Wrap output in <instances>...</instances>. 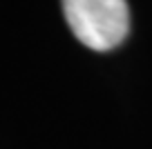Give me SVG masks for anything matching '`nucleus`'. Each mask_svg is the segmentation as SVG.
Wrapping results in <instances>:
<instances>
[{
  "label": "nucleus",
  "instance_id": "nucleus-1",
  "mask_svg": "<svg viewBox=\"0 0 152 149\" xmlns=\"http://www.w3.org/2000/svg\"><path fill=\"white\" fill-rule=\"evenodd\" d=\"M67 27L94 51H112L130 33L128 0H61Z\"/></svg>",
  "mask_w": 152,
  "mask_h": 149
}]
</instances>
